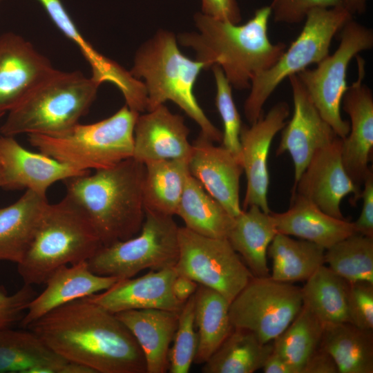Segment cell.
<instances>
[{
	"label": "cell",
	"instance_id": "obj_1",
	"mask_svg": "<svg viewBox=\"0 0 373 373\" xmlns=\"http://www.w3.org/2000/svg\"><path fill=\"white\" fill-rule=\"evenodd\" d=\"M26 329L56 354L95 373H146L144 353L131 332L115 314L87 298L52 309Z\"/></svg>",
	"mask_w": 373,
	"mask_h": 373
},
{
	"label": "cell",
	"instance_id": "obj_2",
	"mask_svg": "<svg viewBox=\"0 0 373 373\" xmlns=\"http://www.w3.org/2000/svg\"><path fill=\"white\" fill-rule=\"evenodd\" d=\"M271 15L269 6H263L240 25L198 12L193 16L197 31L178 34V42L191 48L206 68L219 66L234 88H249L252 79L271 67L287 48L285 44H273L269 39Z\"/></svg>",
	"mask_w": 373,
	"mask_h": 373
},
{
	"label": "cell",
	"instance_id": "obj_3",
	"mask_svg": "<svg viewBox=\"0 0 373 373\" xmlns=\"http://www.w3.org/2000/svg\"><path fill=\"white\" fill-rule=\"evenodd\" d=\"M144 164L133 157L64 180L66 194L86 213L103 246L137 235L145 211Z\"/></svg>",
	"mask_w": 373,
	"mask_h": 373
},
{
	"label": "cell",
	"instance_id": "obj_4",
	"mask_svg": "<svg viewBox=\"0 0 373 373\" xmlns=\"http://www.w3.org/2000/svg\"><path fill=\"white\" fill-rule=\"evenodd\" d=\"M202 69H206L204 63L180 51L173 32L159 30L137 48L129 72L143 80L146 111L171 101L200 126L204 135L213 142H220L222 133L207 117L193 93Z\"/></svg>",
	"mask_w": 373,
	"mask_h": 373
},
{
	"label": "cell",
	"instance_id": "obj_5",
	"mask_svg": "<svg viewBox=\"0 0 373 373\" xmlns=\"http://www.w3.org/2000/svg\"><path fill=\"white\" fill-rule=\"evenodd\" d=\"M102 246L86 213L66 195L46 207L30 248L17 264V271L24 284H45L59 267L88 261Z\"/></svg>",
	"mask_w": 373,
	"mask_h": 373
},
{
	"label": "cell",
	"instance_id": "obj_6",
	"mask_svg": "<svg viewBox=\"0 0 373 373\" xmlns=\"http://www.w3.org/2000/svg\"><path fill=\"white\" fill-rule=\"evenodd\" d=\"M101 83L81 72L55 69L15 108L0 127L3 135H50L79 123L95 99Z\"/></svg>",
	"mask_w": 373,
	"mask_h": 373
},
{
	"label": "cell",
	"instance_id": "obj_7",
	"mask_svg": "<svg viewBox=\"0 0 373 373\" xmlns=\"http://www.w3.org/2000/svg\"><path fill=\"white\" fill-rule=\"evenodd\" d=\"M140 113L126 104L111 116L55 134L28 135L39 152L81 171L110 168L133 157L134 128Z\"/></svg>",
	"mask_w": 373,
	"mask_h": 373
},
{
	"label": "cell",
	"instance_id": "obj_8",
	"mask_svg": "<svg viewBox=\"0 0 373 373\" xmlns=\"http://www.w3.org/2000/svg\"><path fill=\"white\" fill-rule=\"evenodd\" d=\"M352 18L343 7L318 8L308 12L301 32L287 50L252 79L244 104L245 116L250 124L262 115L264 104L282 82L329 55L334 37Z\"/></svg>",
	"mask_w": 373,
	"mask_h": 373
},
{
	"label": "cell",
	"instance_id": "obj_9",
	"mask_svg": "<svg viewBox=\"0 0 373 373\" xmlns=\"http://www.w3.org/2000/svg\"><path fill=\"white\" fill-rule=\"evenodd\" d=\"M178 228L173 216L145 211L140 232L102 246L87 262L93 273L119 279L144 269L174 267L179 256Z\"/></svg>",
	"mask_w": 373,
	"mask_h": 373
},
{
	"label": "cell",
	"instance_id": "obj_10",
	"mask_svg": "<svg viewBox=\"0 0 373 373\" xmlns=\"http://www.w3.org/2000/svg\"><path fill=\"white\" fill-rule=\"evenodd\" d=\"M372 47V30L352 19L341 28L340 43L335 52L318 62L314 69L306 68L296 74L321 117L342 139L350 128L340 111L347 88L348 66L359 52Z\"/></svg>",
	"mask_w": 373,
	"mask_h": 373
},
{
	"label": "cell",
	"instance_id": "obj_11",
	"mask_svg": "<svg viewBox=\"0 0 373 373\" xmlns=\"http://www.w3.org/2000/svg\"><path fill=\"white\" fill-rule=\"evenodd\" d=\"M178 245L177 275L216 290L229 303L254 276L227 238L207 237L182 227Z\"/></svg>",
	"mask_w": 373,
	"mask_h": 373
},
{
	"label": "cell",
	"instance_id": "obj_12",
	"mask_svg": "<svg viewBox=\"0 0 373 373\" xmlns=\"http://www.w3.org/2000/svg\"><path fill=\"white\" fill-rule=\"evenodd\" d=\"M302 306L300 287L270 276H253L231 302L229 313L233 327L251 331L266 343L285 331Z\"/></svg>",
	"mask_w": 373,
	"mask_h": 373
},
{
	"label": "cell",
	"instance_id": "obj_13",
	"mask_svg": "<svg viewBox=\"0 0 373 373\" xmlns=\"http://www.w3.org/2000/svg\"><path fill=\"white\" fill-rule=\"evenodd\" d=\"M289 113V104L279 102L256 122L241 127L240 160L247 179L243 210L256 205L265 213L271 212L267 200L268 155L271 142L285 126Z\"/></svg>",
	"mask_w": 373,
	"mask_h": 373
},
{
	"label": "cell",
	"instance_id": "obj_14",
	"mask_svg": "<svg viewBox=\"0 0 373 373\" xmlns=\"http://www.w3.org/2000/svg\"><path fill=\"white\" fill-rule=\"evenodd\" d=\"M341 146L342 138L337 136L318 150L294 184L292 195L307 199L329 216L344 219L340 207L342 200L352 194V203L355 204L361 198L362 190L344 168Z\"/></svg>",
	"mask_w": 373,
	"mask_h": 373
},
{
	"label": "cell",
	"instance_id": "obj_15",
	"mask_svg": "<svg viewBox=\"0 0 373 373\" xmlns=\"http://www.w3.org/2000/svg\"><path fill=\"white\" fill-rule=\"evenodd\" d=\"M357 78L347 86L342 98L344 111L350 119V131L342 139L341 157L344 168L359 188L363 184L370 166L373 149V95L363 82L365 60L358 55Z\"/></svg>",
	"mask_w": 373,
	"mask_h": 373
},
{
	"label": "cell",
	"instance_id": "obj_16",
	"mask_svg": "<svg viewBox=\"0 0 373 373\" xmlns=\"http://www.w3.org/2000/svg\"><path fill=\"white\" fill-rule=\"evenodd\" d=\"M291 88L294 113L283 127L277 155L288 152L294 167V184L313 155L337 137L321 117L297 75L288 77Z\"/></svg>",
	"mask_w": 373,
	"mask_h": 373
},
{
	"label": "cell",
	"instance_id": "obj_17",
	"mask_svg": "<svg viewBox=\"0 0 373 373\" xmlns=\"http://www.w3.org/2000/svg\"><path fill=\"white\" fill-rule=\"evenodd\" d=\"M55 70L49 59L22 37L0 35V114L15 108Z\"/></svg>",
	"mask_w": 373,
	"mask_h": 373
},
{
	"label": "cell",
	"instance_id": "obj_18",
	"mask_svg": "<svg viewBox=\"0 0 373 373\" xmlns=\"http://www.w3.org/2000/svg\"><path fill=\"white\" fill-rule=\"evenodd\" d=\"M190 174L233 217L242 209L240 203V160L223 146H216L201 132L192 144L188 160Z\"/></svg>",
	"mask_w": 373,
	"mask_h": 373
},
{
	"label": "cell",
	"instance_id": "obj_19",
	"mask_svg": "<svg viewBox=\"0 0 373 373\" xmlns=\"http://www.w3.org/2000/svg\"><path fill=\"white\" fill-rule=\"evenodd\" d=\"M0 164L7 189L30 190L46 195L50 186L59 181L90 171L78 170L41 152L30 151L13 136H0Z\"/></svg>",
	"mask_w": 373,
	"mask_h": 373
},
{
	"label": "cell",
	"instance_id": "obj_20",
	"mask_svg": "<svg viewBox=\"0 0 373 373\" xmlns=\"http://www.w3.org/2000/svg\"><path fill=\"white\" fill-rule=\"evenodd\" d=\"M176 276L174 267L150 270L137 278L119 279L108 289L86 298L113 314L142 309L180 312L184 303L173 294Z\"/></svg>",
	"mask_w": 373,
	"mask_h": 373
},
{
	"label": "cell",
	"instance_id": "obj_21",
	"mask_svg": "<svg viewBox=\"0 0 373 373\" xmlns=\"http://www.w3.org/2000/svg\"><path fill=\"white\" fill-rule=\"evenodd\" d=\"M184 117L162 104L139 115L134 128L133 158L145 164L162 160H185L192 144Z\"/></svg>",
	"mask_w": 373,
	"mask_h": 373
},
{
	"label": "cell",
	"instance_id": "obj_22",
	"mask_svg": "<svg viewBox=\"0 0 373 373\" xmlns=\"http://www.w3.org/2000/svg\"><path fill=\"white\" fill-rule=\"evenodd\" d=\"M55 26L79 48L101 84L109 82L122 92L126 105L139 113L146 111V91L142 81L117 63L98 52L80 34L61 0H37Z\"/></svg>",
	"mask_w": 373,
	"mask_h": 373
},
{
	"label": "cell",
	"instance_id": "obj_23",
	"mask_svg": "<svg viewBox=\"0 0 373 373\" xmlns=\"http://www.w3.org/2000/svg\"><path fill=\"white\" fill-rule=\"evenodd\" d=\"M119 280L93 273L87 261L62 266L50 276L46 288L30 302L21 325L26 328L52 309L106 290Z\"/></svg>",
	"mask_w": 373,
	"mask_h": 373
},
{
	"label": "cell",
	"instance_id": "obj_24",
	"mask_svg": "<svg viewBox=\"0 0 373 373\" xmlns=\"http://www.w3.org/2000/svg\"><path fill=\"white\" fill-rule=\"evenodd\" d=\"M271 214L278 233L312 242L325 249L356 233L354 222L329 216L297 194L292 195L289 209Z\"/></svg>",
	"mask_w": 373,
	"mask_h": 373
},
{
	"label": "cell",
	"instance_id": "obj_25",
	"mask_svg": "<svg viewBox=\"0 0 373 373\" xmlns=\"http://www.w3.org/2000/svg\"><path fill=\"white\" fill-rule=\"evenodd\" d=\"M141 347L146 373L169 370V354L178 322L179 312L160 309H131L115 314Z\"/></svg>",
	"mask_w": 373,
	"mask_h": 373
},
{
	"label": "cell",
	"instance_id": "obj_26",
	"mask_svg": "<svg viewBox=\"0 0 373 373\" xmlns=\"http://www.w3.org/2000/svg\"><path fill=\"white\" fill-rule=\"evenodd\" d=\"M48 204L46 195L26 190L16 202L0 207V261H22Z\"/></svg>",
	"mask_w": 373,
	"mask_h": 373
},
{
	"label": "cell",
	"instance_id": "obj_27",
	"mask_svg": "<svg viewBox=\"0 0 373 373\" xmlns=\"http://www.w3.org/2000/svg\"><path fill=\"white\" fill-rule=\"evenodd\" d=\"M27 329L0 330V373H65L69 361Z\"/></svg>",
	"mask_w": 373,
	"mask_h": 373
},
{
	"label": "cell",
	"instance_id": "obj_28",
	"mask_svg": "<svg viewBox=\"0 0 373 373\" xmlns=\"http://www.w3.org/2000/svg\"><path fill=\"white\" fill-rule=\"evenodd\" d=\"M277 233L271 213L251 205L235 217L227 239L254 276L268 277L267 249Z\"/></svg>",
	"mask_w": 373,
	"mask_h": 373
},
{
	"label": "cell",
	"instance_id": "obj_29",
	"mask_svg": "<svg viewBox=\"0 0 373 373\" xmlns=\"http://www.w3.org/2000/svg\"><path fill=\"white\" fill-rule=\"evenodd\" d=\"M319 346L333 358L338 373L373 372V329L349 322L324 324Z\"/></svg>",
	"mask_w": 373,
	"mask_h": 373
},
{
	"label": "cell",
	"instance_id": "obj_30",
	"mask_svg": "<svg viewBox=\"0 0 373 373\" xmlns=\"http://www.w3.org/2000/svg\"><path fill=\"white\" fill-rule=\"evenodd\" d=\"M185 227L207 237L227 238L235 217L213 198L191 174L176 213Z\"/></svg>",
	"mask_w": 373,
	"mask_h": 373
},
{
	"label": "cell",
	"instance_id": "obj_31",
	"mask_svg": "<svg viewBox=\"0 0 373 373\" xmlns=\"http://www.w3.org/2000/svg\"><path fill=\"white\" fill-rule=\"evenodd\" d=\"M142 186L145 211L173 216L190 173L185 160L146 162Z\"/></svg>",
	"mask_w": 373,
	"mask_h": 373
},
{
	"label": "cell",
	"instance_id": "obj_32",
	"mask_svg": "<svg viewBox=\"0 0 373 373\" xmlns=\"http://www.w3.org/2000/svg\"><path fill=\"white\" fill-rule=\"evenodd\" d=\"M229 305L219 292L198 284L194 294V321L198 328L194 363L206 362L232 330Z\"/></svg>",
	"mask_w": 373,
	"mask_h": 373
},
{
	"label": "cell",
	"instance_id": "obj_33",
	"mask_svg": "<svg viewBox=\"0 0 373 373\" xmlns=\"http://www.w3.org/2000/svg\"><path fill=\"white\" fill-rule=\"evenodd\" d=\"M274 349L247 329L234 328L203 363V373H253L262 369Z\"/></svg>",
	"mask_w": 373,
	"mask_h": 373
},
{
	"label": "cell",
	"instance_id": "obj_34",
	"mask_svg": "<svg viewBox=\"0 0 373 373\" xmlns=\"http://www.w3.org/2000/svg\"><path fill=\"white\" fill-rule=\"evenodd\" d=\"M325 251L323 247L312 242L278 233L267 249V255L272 260L270 277L291 283L306 280L325 265Z\"/></svg>",
	"mask_w": 373,
	"mask_h": 373
},
{
	"label": "cell",
	"instance_id": "obj_35",
	"mask_svg": "<svg viewBox=\"0 0 373 373\" xmlns=\"http://www.w3.org/2000/svg\"><path fill=\"white\" fill-rule=\"evenodd\" d=\"M305 281L300 288L303 304L323 324L349 322L348 281L325 265L319 267Z\"/></svg>",
	"mask_w": 373,
	"mask_h": 373
},
{
	"label": "cell",
	"instance_id": "obj_36",
	"mask_svg": "<svg viewBox=\"0 0 373 373\" xmlns=\"http://www.w3.org/2000/svg\"><path fill=\"white\" fill-rule=\"evenodd\" d=\"M323 323L305 305L303 306L289 325L273 341L274 351L301 373L303 367L319 347Z\"/></svg>",
	"mask_w": 373,
	"mask_h": 373
},
{
	"label": "cell",
	"instance_id": "obj_37",
	"mask_svg": "<svg viewBox=\"0 0 373 373\" xmlns=\"http://www.w3.org/2000/svg\"><path fill=\"white\" fill-rule=\"evenodd\" d=\"M325 263L348 282L373 283V237L354 233L325 249Z\"/></svg>",
	"mask_w": 373,
	"mask_h": 373
},
{
	"label": "cell",
	"instance_id": "obj_38",
	"mask_svg": "<svg viewBox=\"0 0 373 373\" xmlns=\"http://www.w3.org/2000/svg\"><path fill=\"white\" fill-rule=\"evenodd\" d=\"M173 340V344L169 354V370L171 373H187L193 363L198 347V334L195 330L194 321V294L184 303L179 312Z\"/></svg>",
	"mask_w": 373,
	"mask_h": 373
},
{
	"label": "cell",
	"instance_id": "obj_39",
	"mask_svg": "<svg viewBox=\"0 0 373 373\" xmlns=\"http://www.w3.org/2000/svg\"><path fill=\"white\" fill-rule=\"evenodd\" d=\"M212 70L216 86V106L223 123L222 146L240 160L242 124L233 101L232 86L219 66H213Z\"/></svg>",
	"mask_w": 373,
	"mask_h": 373
},
{
	"label": "cell",
	"instance_id": "obj_40",
	"mask_svg": "<svg viewBox=\"0 0 373 373\" xmlns=\"http://www.w3.org/2000/svg\"><path fill=\"white\" fill-rule=\"evenodd\" d=\"M347 311L349 322L364 329H373V283L348 282Z\"/></svg>",
	"mask_w": 373,
	"mask_h": 373
},
{
	"label": "cell",
	"instance_id": "obj_41",
	"mask_svg": "<svg viewBox=\"0 0 373 373\" xmlns=\"http://www.w3.org/2000/svg\"><path fill=\"white\" fill-rule=\"evenodd\" d=\"M269 7L275 22L297 23L313 9L342 6L340 0H272Z\"/></svg>",
	"mask_w": 373,
	"mask_h": 373
},
{
	"label": "cell",
	"instance_id": "obj_42",
	"mask_svg": "<svg viewBox=\"0 0 373 373\" xmlns=\"http://www.w3.org/2000/svg\"><path fill=\"white\" fill-rule=\"evenodd\" d=\"M36 294L32 286L26 284L12 294L0 287V330L20 322Z\"/></svg>",
	"mask_w": 373,
	"mask_h": 373
},
{
	"label": "cell",
	"instance_id": "obj_43",
	"mask_svg": "<svg viewBox=\"0 0 373 373\" xmlns=\"http://www.w3.org/2000/svg\"><path fill=\"white\" fill-rule=\"evenodd\" d=\"M361 198L363 206L361 214L354 225L357 233L373 237V171L370 167L364 180Z\"/></svg>",
	"mask_w": 373,
	"mask_h": 373
},
{
	"label": "cell",
	"instance_id": "obj_44",
	"mask_svg": "<svg viewBox=\"0 0 373 373\" xmlns=\"http://www.w3.org/2000/svg\"><path fill=\"white\" fill-rule=\"evenodd\" d=\"M202 13L210 17L239 23L241 12L236 0H201Z\"/></svg>",
	"mask_w": 373,
	"mask_h": 373
},
{
	"label": "cell",
	"instance_id": "obj_45",
	"mask_svg": "<svg viewBox=\"0 0 373 373\" xmlns=\"http://www.w3.org/2000/svg\"><path fill=\"white\" fill-rule=\"evenodd\" d=\"M301 373H338V370L331 355L319 346L307 359Z\"/></svg>",
	"mask_w": 373,
	"mask_h": 373
},
{
	"label": "cell",
	"instance_id": "obj_46",
	"mask_svg": "<svg viewBox=\"0 0 373 373\" xmlns=\"http://www.w3.org/2000/svg\"><path fill=\"white\" fill-rule=\"evenodd\" d=\"M198 286V284L193 280L183 276L177 275L172 285V291L177 300L185 303L194 294Z\"/></svg>",
	"mask_w": 373,
	"mask_h": 373
},
{
	"label": "cell",
	"instance_id": "obj_47",
	"mask_svg": "<svg viewBox=\"0 0 373 373\" xmlns=\"http://www.w3.org/2000/svg\"><path fill=\"white\" fill-rule=\"evenodd\" d=\"M262 370L265 373H295L294 368L285 359L274 350L267 358Z\"/></svg>",
	"mask_w": 373,
	"mask_h": 373
},
{
	"label": "cell",
	"instance_id": "obj_48",
	"mask_svg": "<svg viewBox=\"0 0 373 373\" xmlns=\"http://www.w3.org/2000/svg\"><path fill=\"white\" fill-rule=\"evenodd\" d=\"M341 6L352 15L363 14L367 8V0H340Z\"/></svg>",
	"mask_w": 373,
	"mask_h": 373
},
{
	"label": "cell",
	"instance_id": "obj_49",
	"mask_svg": "<svg viewBox=\"0 0 373 373\" xmlns=\"http://www.w3.org/2000/svg\"><path fill=\"white\" fill-rule=\"evenodd\" d=\"M4 186V179H3V174L1 166L0 164V187L3 188Z\"/></svg>",
	"mask_w": 373,
	"mask_h": 373
},
{
	"label": "cell",
	"instance_id": "obj_50",
	"mask_svg": "<svg viewBox=\"0 0 373 373\" xmlns=\"http://www.w3.org/2000/svg\"><path fill=\"white\" fill-rule=\"evenodd\" d=\"M3 114H0V117H1V116H3Z\"/></svg>",
	"mask_w": 373,
	"mask_h": 373
},
{
	"label": "cell",
	"instance_id": "obj_51",
	"mask_svg": "<svg viewBox=\"0 0 373 373\" xmlns=\"http://www.w3.org/2000/svg\"><path fill=\"white\" fill-rule=\"evenodd\" d=\"M1 1V0H0V1Z\"/></svg>",
	"mask_w": 373,
	"mask_h": 373
}]
</instances>
